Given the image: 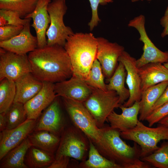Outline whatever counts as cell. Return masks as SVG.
Wrapping results in <instances>:
<instances>
[{"instance_id": "obj_13", "label": "cell", "mask_w": 168, "mask_h": 168, "mask_svg": "<svg viewBox=\"0 0 168 168\" xmlns=\"http://www.w3.org/2000/svg\"><path fill=\"white\" fill-rule=\"evenodd\" d=\"M136 59L124 51L118 61L124 65L126 71V82L128 86L130 96L123 105L126 107L132 106L136 101H139L142 95L141 79L136 66Z\"/></svg>"}, {"instance_id": "obj_28", "label": "cell", "mask_w": 168, "mask_h": 168, "mask_svg": "<svg viewBox=\"0 0 168 168\" xmlns=\"http://www.w3.org/2000/svg\"><path fill=\"white\" fill-rule=\"evenodd\" d=\"M39 0H0V9L10 10L25 18L35 9Z\"/></svg>"}, {"instance_id": "obj_21", "label": "cell", "mask_w": 168, "mask_h": 168, "mask_svg": "<svg viewBox=\"0 0 168 168\" xmlns=\"http://www.w3.org/2000/svg\"><path fill=\"white\" fill-rule=\"evenodd\" d=\"M16 94L14 102L24 104L36 95L41 90L43 82L31 72L20 77L15 81Z\"/></svg>"}, {"instance_id": "obj_32", "label": "cell", "mask_w": 168, "mask_h": 168, "mask_svg": "<svg viewBox=\"0 0 168 168\" xmlns=\"http://www.w3.org/2000/svg\"><path fill=\"white\" fill-rule=\"evenodd\" d=\"M104 77L100 64L98 60L96 59L90 68L87 78L84 81L88 85L92 87L106 91L107 90Z\"/></svg>"}, {"instance_id": "obj_36", "label": "cell", "mask_w": 168, "mask_h": 168, "mask_svg": "<svg viewBox=\"0 0 168 168\" xmlns=\"http://www.w3.org/2000/svg\"><path fill=\"white\" fill-rule=\"evenodd\" d=\"M24 26L12 25L0 26V41L8 40L19 35Z\"/></svg>"}, {"instance_id": "obj_42", "label": "cell", "mask_w": 168, "mask_h": 168, "mask_svg": "<svg viewBox=\"0 0 168 168\" xmlns=\"http://www.w3.org/2000/svg\"><path fill=\"white\" fill-rule=\"evenodd\" d=\"M140 0L142 1L143 0H131V1L133 2H138ZM146 0L149 2H151L152 1V0Z\"/></svg>"}, {"instance_id": "obj_8", "label": "cell", "mask_w": 168, "mask_h": 168, "mask_svg": "<svg viewBox=\"0 0 168 168\" xmlns=\"http://www.w3.org/2000/svg\"><path fill=\"white\" fill-rule=\"evenodd\" d=\"M71 126L64 129L61 133L55 159L63 156L82 161L89 149V140L76 127Z\"/></svg>"}, {"instance_id": "obj_5", "label": "cell", "mask_w": 168, "mask_h": 168, "mask_svg": "<svg viewBox=\"0 0 168 168\" xmlns=\"http://www.w3.org/2000/svg\"><path fill=\"white\" fill-rule=\"evenodd\" d=\"M100 128L104 126L110 114L121 105L119 96L114 91H104L93 88L92 91L83 102Z\"/></svg>"}, {"instance_id": "obj_24", "label": "cell", "mask_w": 168, "mask_h": 168, "mask_svg": "<svg viewBox=\"0 0 168 168\" xmlns=\"http://www.w3.org/2000/svg\"><path fill=\"white\" fill-rule=\"evenodd\" d=\"M27 138L32 146L53 153L57 150L60 140L58 136L44 130L34 131Z\"/></svg>"}, {"instance_id": "obj_37", "label": "cell", "mask_w": 168, "mask_h": 168, "mask_svg": "<svg viewBox=\"0 0 168 168\" xmlns=\"http://www.w3.org/2000/svg\"><path fill=\"white\" fill-rule=\"evenodd\" d=\"M70 157L63 156L55 159L52 164L48 168H66L68 167Z\"/></svg>"}, {"instance_id": "obj_38", "label": "cell", "mask_w": 168, "mask_h": 168, "mask_svg": "<svg viewBox=\"0 0 168 168\" xmlns=\"http://www.w3.org/2000/svg\"><path fill=\"white\" fill-rule=\"evenodd\" d=\"M160 24L163 28L161 35V37L163 38L168 35V6L166 9L164 15L161 19Z\"/></svg>"}, {"instance_id": "obj_17", "label": "cell", "mask_w": 168, "mask_h": 168, "mask_svg": "<svg viewBox=\"0 0 168 168\" xmlns=\"http://www.w3.org/2000/svg\"><path fill=\"white\" fill-rule=\"evenodd\" d=\"M30 23L25 25L19 35L8 40L0 41V48L19 54H26L37 48V39L30 32Z\"/></svg>"}, {"instance_id": "obj_39", "label": "cell", "mask_w": 168, "mask_h": 168, "mask_svg": "<svg viewBox=\"0 0 168 168\" xmlns=\"http://www.w3.org/2000/svg\"><path fill=\"white\" fill-rule=\"evenodd\" d=\"M168 102V86L154 104L152 111L164 103Z\"/></svg>"}, {"instance_id": "obj_19", "label": "cell", "mask_w": 168, "mask_h": 168, "mask_svg": "<svg viewBox=\"0 0 168 168\" xmlns=\"http://www.w3.org/2000/svg\"><path fill=\"white\" fill-rule=\"evenodd\" d=\"M121 114L113 111L107 119L110 126L121 132L132 129L137 125L139 119L138 116L140 109L139 101L135 102L132 106L126 107L121 105L119 107Z\"/></svg>"}, {"instance_id": "obj_6", "label": "cell", "mask_w": 168, "mask_h": 168, "mask_svg": "<svg viewBox=\"0 0 168 168\" xmlns=\"http://www.w3.org/2000/svg\"><path fill=\"white\" fill-rule=\"evenodd\" d=\"M67 9L65 0H52L49 3L47 11L50 23L46 32L47 45L64 47L67 38L74 33L64 23L63 17Z\"/></svg>"}, {"instance_id": "obj_29", "label": "cell", "mask_w": 168, "mask_h": 168, "mask_svg": "<svg viewBox=\"0 0 168 168\" xmlns=\"http://www.w3.org/2000/svg\"><path fill=\"white\" fill-rule=\"evenodd\" d=\"M0 113H5L14 101L16 94L14 81L5 78L0 81Z\"/></svg>"}, {"instance_id": "obj_35", "label": "cell", "mask_w": 168, "mask_h": 168, "mask_svg": "<svg viewBox=\"0 0 168 168\" xmlns=\"http://www.w3.org/2000/svg\"><path fill=\"white\" fill-rule=\"evenodd\" d=\"M168 115V102L153 110L146 119L148 126L152 127Z\"/></svg>"}, {"instance_id": "obj_9", "label": "cell", "mask_w": 168, "mask_h": 168, "mask_svg": "<svg viewBox=\"0 0 168 168\" xmlns=\"http://www.w3.org/2000/svg\"><path fill=\"white\" fill-rule=\"evenodd\" d=\"M145 23V17L141 14L130 20L128 25V27L134 28L138 30L140 36L139 40L143 44V53L136 60L138 68L150 63L163 64L168 62V51H161L155 45L147 35Z\"/></svg>"}, {"instance_id": "obj_10", "label": "cell", "mask_w": 168, "mask_h": 168, "mask_svg": "<svg viewBox=\"0 0 168 168\" xmlns=\"http://www.w3.org/2000/svg\"><path fill=\"white\" fill-rule=\"evenodd\" d=\"M31 72L30 63L26 54H17L0 48V81L7 78L15 81Z\"/></svg>"}, {"instance_id": "obj_7", "label": "cell", "mask_w": 168, "mask_h": 168, "mask_svg": "<svg viewBox=\"0 0 168 168\" xmlns=\"http://www.w3.org/2000/svg\"><path fill=\"white\" fill-rule=\"evenodd\" d=\"M64 107L75 126L79 129L95 145L100 140V128L83 102L63 98Z\"/></svg>"}, {"instance_id": "obj_33", "label": "cell", "mask_w": 168, "mask_h": 168, "mask_svg": "<svg viewBox=\"0 0 168 168\" xmlns=\"http://www.w3.org/2000/svg\"><path fill=\"white\" fill-rule=\"evenodd\" d=\"M31 19L22 18L17 12L10 10L0 9V26L7 25L24 26Z\"/></svg>"}, {"instance_id": "obj_43", "label": "cell", "mask_w": 168, "mask_h": 168, "mask_svg": "<svg viewBox=\"0 0 168 168\" xmlns=\"http://www.w3.org/2000/svg\"><path fill=\"white\" fill-rule=\"evenodd\" d=\"M163 64L166 68L168 69V62L164 63Z\"/></svg>"}, {"instance_id": "obj_4", "label": "cell", "mask_w": 168, "mask_h": 168, "mask_svg": "<svg viewBox=\"0 0 168 168\" xmlns=\"http://www.w3.org/2000/svg\"><path fill=\"white\" fill-rule=\"evenodd\" d=\"M120 135L122 138L133 141L140 146L141 159L156 150L160 141L168 140V127L160 124L155 128L147 127L139 120L134 128L121 132Z\"/></svg>"}, {"instance_id": "obj_22", "label": "cell", "mask_w": 168, "mask_h": 168, "mask_svg": "<svg viewBox=\"0 0 168 168\" xmlns=\"http://www.w3.org/2000/svg\"><path fill=\"white\" fill-rule=\"evenodd\" d=\"M168 86V81L151 86L142 93L139 101V120H145L152 111L153 106Z\"/></svg>"}, {"instance_id": "obj_40", "label": "cell", "mask_w": 168, "mask_h": 168, "mask_svg": "<svg viewBox=\"0 0 168 168\" xmlns=\"http://www.w3.org/2000/svg\"><path fill=\"white\" fill-rule=\"evenodd\" d=\"M7 121L5 113H0V130L2 132L6 129Z\"/></svg>"}, {"instance_id": "obj_11", "label": "cell", "mask_w": 168, "mask_h": 168, "mask_svg": "<svg viewBox=\"0 0 168 168\" xmlns=\"http://www.w3.org/2000/svg\"><path fill=\"white\" fill-rule=\"evenodd\" d=\"M96 58L100 62L104 77L107 79L113 74L119 57L124 51V47L117 43L110 42L102 37L97 38Z\"/></svg>"}, {"instance_id": "obj_15", "label": "cell", "mask_w": 168, "mask_h": 168, "mask_svg": "<svg viewBox=\"0 0 168 168\" xmlns=\"http://www.w3.org/2000/svg\"><path fill=\"white\" fill-rule=\"evenodd\" d=\"M43 82L40 91L24 104L27 119L36 120L42 112L58 97L54 91L55 83Z\"/></svg>"}, {"instance_id": "obj_18", "label": "cell", "mask_w": 168, "mask_h": 168, "mask_svg": "<svg viewBox=\"0 0 168 168\" xmlns=\"http://www.w3.org/2000/svg\"><path fill=\"white\" fill-rule=\"evenodd\" d=\"M51 1V0H39L35 10L25 18L33 20L31 26L36 32L38 48H42L47 44L46 32L50 23L47 7Z\"/></svg>"}, {"instance_id": "obj_16", "label": "cell", "mask_w": 168, "mask_h": 168, "mask_svg": "<svg viewBox=\"0 0 168 168\" xmlns=\"http://www.w3.org/2000/svg\"><path fill=\"white\" fill-rule=\"evenodd\" d=\"M57 97L42 113L34 131L46 130L58 136L61 134L64 129V122Z\"/></svg>"}, {"instance_id": "obj_12", "label": "cell", "mask_w": 168, "mask_h": 168, "mask_svg": "<svg viewBox=\"0 0 168 168\" xmlns=\"http://www.w3.org/2000/svg\"><path fill=\"white\" fill-rule=\"evenodd\" d=\"M36 120L27 119L18 126L6 129L0 134V160L12 149L21 144L34 131Z\"/></svg>"}, {"instance_id": "obj_27", "label": "cell", "mask_w": 168, "mask_h": 168, "mask_svg": "<svg viewBox=\"0 0 168 168\" xmlns=\"http://www.w3.org/2000/svg\"><path fill=\"white\" fill-rule=\"evenodd\" d=\"M89 140L88 158L82 161L80 166L83 168H122L119 165L102 155L93 143Z\"/></svg>"}, {"instance_id": "obj_34", "label": "cell", "mask_w": 168, "mask_h": 168, "mask_svg": "<svg viewBox=\"0 0 168 168\" xmlns=\"http://www.w3.org/2000/svg\"><path fill=\"white\" fill-rule=\"evenodd\" d=\"M91 10V17L88 23L91 31L97 26L100 21L98 13V9L100 5H105L113 2V0H89Z\"/></svg>"}, {"instance_id": "obj_25", "label": "cell", "mask_w": 168, "mask_h": 168, "mask_svg": "<svg viewBox=\"0 0 168 168\" xmlns=\"http://www.w3.org/2000/svg\"><path fill=\"white\" fill-rule=\"evenodd\" d=\"M112 76L107 79L109 83L106 84L107 91H115L119 97V103L123 105L130 96L128 89L124 86L126 72L123 64L120 62Z\"/></svg>"}, {"instance_id": "obj_30", "label": "cell", "mask_w": 168, "mask_h": 168, "mask_svg": "<svg viewBox=\"0 0 168 168\" xmlns=\"http://www.w3.org/2000/svg\"><path fill=\"white\" fill-rule=\"evenodd\" d=\"M5 113L7 121L6 129L16 128L27 119L24 104L20 102H14Z\"/></svg>"}, {"instance_id": "obj_1", "label": "cell", "mask_w": 168, "mask_h": 168, "mask_svg": "<svg viewBox=\"0 0 168 168\" xmlns=\"http://www.w3.org/2000/svg\"><path fill=\"white\" fill-rule=\"evenodd\" d=\"M28 56L31 73L42 82L56 83L73 75L69 57L63 46L47 45L37 48L29 53Z\"/></svg>"}, {"instance_id": "obj_3", "label": "cell", "mask_w": 168, "mask_h": 168, "mask_svg": "<svg viewBox=\"0 0 168 168\" xmlns=\"http://www.w3.org/2000/svg\"><path fill=\"white\" fill-rule=\"evenodd\" d=\"M97 41L91 33H74L67 39L64 47L70 59L73 75L84 80L96 59Z\"/></svg>"}, {"instance_id": "obj_23", "label": "cell", "mask_w": 168, "mask_h": 168, "mask_svg": "<svg viewBox=\"0 0 168 168\" xmlns=\"http://www.w3.org/2000/svg\"><path fill=\"white\" fill-rule=\"evenodd\" d=\"M32 146L27 138L11 150L1 160L0 168H27L24 162L26 152Z\"/></svg>"}, {"instance_id": "obj_20", "label": "cell", "mask_w": 168, "mask_h": 168, "mask_svg": "<svg viewBox=\"0 0 168 168\" xmlns=\"http://www.w3.org/2000/svg\"><path fill=\"white\" fill-rule=\"evenodd\" d=\"M142 92L149 87L168 81V69L161 63H150L138 68Z\"/></svg>"}, {"instance_id": "obj_26", "label": "cell", "mask_w": 168, "mask_h": 168, "mask_svg": "<svg viewBox=\"0 0 168 168\" xmlns=\"http://www.w3.org/2000/svg\"><path fill=\"white\" fill-rule=\"evenodd\" d=\"M55 159L54 153L31 146L28 150L25 163L28 168H48Z\"/></svg>"}, {"instance_id": "obj_2", "label": "cell", "mask_w": 168, "mask_h": 168, "mask_svg": "<svg viewBox=\"0 0 168 168\" xmlns=\"http://www.w3.org/2000/svg\"><path fill=\"white\" fill-rule=\"evenodd\" d=\"M100 131V141L95 145L100 153L122 168H133L141 160L138 145L135 142L133 146L127 144L122 139L121 132L110 126L104 125Z\"/></svg>"}, {"instance_id": "obj_31", "label": "cell", "mask_w": 168, "mask_h": 168, "mask_svg": "<svg viewBox=\"0 0 168 168\" xmlns=\"http://www.w3.org/2000/svg\"><path fill=\"white\" fill-rule=\"evenodd\" d=\"M141 159L155 168H168V141L162 142L153 152Z\"/></svg>"}, {"instance_id": "obj_14", "label": "cell", "mask_w": 168, "mask_h": 168, "mask_svg": "<svg viewBox=\"0 0 168 168\" xmlns=\"http://www.w3.org/2000/svg\"><path fill=\"white\" fill-rule=\"evenodd\" d=\"M85 81L72 75L68 79L55 83L54 91L58 96L84 102L93 89Z\"/></svg>"}, {"instance_id": "obj_41", "label": "cell", "mask_w": 168, "mask_h": 168, "mask_svg": "<svg viewBox=\"0 0 168 168\" xmlns=\"http://www.w3.org/2000/svg\"><path fill=\"white\" fill-rule=\"evenodd\" d=\"M158 123L160 125L168 127V115L161 119Z\"/></svg>"}]
</instances>
